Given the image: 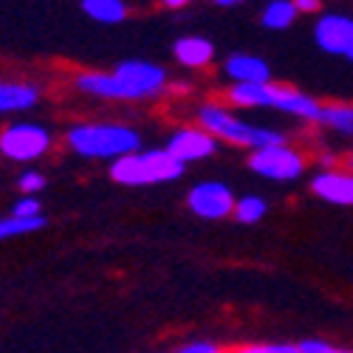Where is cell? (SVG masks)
I'll use <instances>...</instances> for the list:
<instances>
[{
    "label": "cell",
    "instance_id": "obj_1",
    "mask_svg": "<svg viewBox=\"0 0 353 353\" xmlns=\"http://www.w3.org/2000/svg\"><path fill=\"white\" fill-rule=\"evenodd\" d=\"M71 85L79 94L116 102H153L170 88V77L150 60H122L110 71H77Z\"/></svg>",
    "mask_w": 353,
    "mask_h": 353
},
{
    "label": "cell",
    "instance_id": "obj_2",
    "mask_svg": "<svg viewBox=\"0 0 353 353\" xmlns=\"http://www.w3.org/2000/svg\"><path fill=\"white\" fill-rule=\"evenodd\" d=\"M195 125L207 130L218 144H232V147H246V150H260L277 141H285V136L277 128L269 125H254L238 110H232L223 99H207L195 108Z\"/></svg>",
    "mask_w": 353,
    "mask_h": 353
},
{
    "label": "cell",
    "instance_id": "obj_3",
    "mask_svg": "<svg viewBox=\"0 0 353 353\" xmlns=\"http://www.w3.org/2000/svg\"><path fill=\"white\" fill-rule=\"evenodd\" d=\"M63 144L79 159L119 161L141 150V136L125 122H77L65 130Z\"/></svg>",
    "mask_w": 353,
    "mask_h": 353
},
{
    "label": "cell",
    "instance_id": "obj_4",
    "mask_svg": "<svg viewBox=\"0 0 353 353\" xmlns=\"http://www.w3.org/2000/svg\"><path fill=\"white\" fill-rule=\"evenodd\" d=\"M184 164L175 161L164 147H150V150L130 153L110 164V179L122 187H153L170 184L184 175Z\"/></svg>",
    "mask_w": 353,
    "mask_h": 353
},
{
    "label": "cell",
    "instance_id": "obj_5",
    "mask_svg": "<svg viewBox=\"0 0 353 353\" xmlns=\"http://www.w3.org/2000/svg\"><path fill=\"white\" fill-rule=\"evenodd\" d=\"M308 164H311L308 153L303 147L291 144L288 139L249 153V170L266 181H297L305 175Z\"/></svg>",
    "mask_w": 353,
    "mask_h": 353
},
{
    "label": "cell",
    "instance_id": "obj_6",
    "mask_svg": "<svg viewBox=\"0 0 353 353\" xmlns=\"http://www.w3.org/2000/svg\"><path fill=\"white\" fill-rule=\"evenodd\" d=\"M51 147L54 136L40 122H12L0 130V156L14 164L37 161L51 153Z\"/></svg>",
    "mask_w": 353,
    "mask_h": 353
},
{
    "label": "cell",
    "instance_id": "obj_7",
    "mask_svg": "<svg viewBox=\"0 0 353 353\" xmlns=\"http://www.w3.org/2000/svg\"><path fill=\"white\" fill-rule=\"evenodd\" d=\"M187 207L201 221H226L234 210V192L223 181H198L187 192Z\"/></svg>",
    "mask_w": 353,
    "mask_h": 353
},
{
    "label": "cell",
    "instance_id": "obj_8",
    "mask_svg": "<svg viewBox=\"0 0 353 353\" xmlns=\"http://www.w3.org/2000/svg\"><path fill=\"white\" fill-rule=\"evenodd\" d=\"M164 150L179 164L187 167V164H195L203 159H212L218 153V141L207 130H201L198 125H181V128L172 130V136L164 144Z\"/></svg>",
    "mask_w": 353,
    "mask_h": 353
},
{
    "label": "cell",
    "instance_id": "obj_9",
    "mask_svg": "<svg viewBox=\"0 0 353 353\" xmlns=\"http://www.w3.org/2000/svg\"><path fill=\"white\" fill-rule=\"evenodd\" d=\"M311 192L334 207H353V172L345 164L322 167L311 175Z\"/></svg>",
    "mask_w": 353,
    "mask_h": 353
},
{
    "label": "cell",
    "instance_id": "obj_10",
    "mask_svg": "<svg viewBox=\"0 0 353 353\" xmlns=\"http://www.w3.org/2000/svg\"><path fill=\"white\" fill-rule=\"evenodd\" d=\"M314 40L325 54H347L353 43V17L342 12H322L314 23Z\"/></svg>",
    "mask_w": 353,
    "mask_h": 353
},
{
    "label": "cell",
    "instance_id": "obj_11",
    "mask_svg": "<svg viewBox=\"0 0 353 353\" xmlns=\"http://www.w3.org/2000/svg\"><path fill=\"white\" fill-rule=\"evenodd\" d=\"M269 110H280L285 116H294V119H303V122H316L319 125V116H322V102L297 91L294 85H283V82H272V105Z\"/></svg>",
    "mask_w": 353,
    "mask_h": 353
},
{
    "label": "cell",
    "instance_id": "obj_12",
    "mask_svg": "<svg viewBox=\"0 0 353 353\" xmlns=\"http://www.w3.org/2000/svg\"><path fill=\"white\" fill-rule=\"evenodd\" d=\"M223 77L234 85H269L272 68L257 54H232L223 63Z\"/></svg>",
    "mask_w": 353,
    "mask_h": 353
},
{
    "label": "cell",
    "instance_id": "obj_13",
    "mask_svg": "<svg viewBox=\"0 0 353 353\" xmlns=\"http://www.w3.org/2000/svg\"><path fill=\"white\" fill-rule=\"evenodd\" d=\"M40 88L28 79H0V116L6 113H26L37 108Z\"/></svg>",
    "mask_w": 353,
    "mask_h": 353
},
{
    "label": "cell",
    "instance_id": "obj_14",
    "mask_svg": "<svg viewBox=\"0 0 353 353\" xmlns=\"http://www.w3.org/2000/svg\"><path fill=\"white\" fill-rule=\"evenodd\" d=\"M172 57H175V63L184 65V68H207L215 60V46L207 37L187 34V37L175 40Z\"/></svg>",
    "mask_w": 353,
    "mask_h": 353
},
{
    "label": "cell",
    "instance_id": "obj_15",
    "mask_svg": "<svg viewBox=\"0 0 353 353\" xmlns=\"http://www.w3.org/2000/svg\"><path fill=\"white\" fill-rule=\"evenodd\" d=\"M319 125L345 139H353V102H322Z\"/></svg>",
    "mask_w": 353,
    "mask_h": 353
},
{
    "label": "cell",
    "instance_id": "obj_16",
    "mask_svg": "<svg viewBox=\"0 0 353 353\" xmlns=\"http://www.w3.org/2000/svg\"><path fill=\"white\" fill-rule=\"evenodd\" d=\"M82 12L91 17L94 23H102V26H116L128 20L130 14V6L122 3V0H85L82 3Z\"/></svg>",
    "mask_w": 353,
    "mask_h": 353
},
{
    "label": "cell",
    "instance_id": "obj_17",
    "mask_svg": "<svg viewBox=\"0 0 353 353\" xmlns=\"http://www.w3.org/2000/svg\"><path fill=\"white\" fill-rule=\"evenodd\" d=\"M297 9H294V0H272V3L263 6V14H260V23L272 28V32H283V28L294 26L297 20Z\"/></svg>",
    "mask_w": 353,
    "mask_h": 353
},
{
    "label": "cell",
    "instance_id": "obj_18",
    "mask_svg": "<svg viewBox=\"0 0 353 353\" xmlns=\"http://www.w3.org/2000/svg\"><path fill=\"white\" fill-rule=\"evenodd\" d=\"M266 212H269V203L263 195H241V198H234L232 218L243 226H254L266 218Z\"/></svg>",
    "mask_w": 353,
    "mask_h": 353
},
{
    "label": "cell",
    "instance_id": "obj_19",
    "mask_svg": "<svg viewBox=\"0 0 353 353\" xmlns=\"http://www.w3.org/2000/svg\"><path fill=\"white\" fill-rule=\"evenodd\" d=\"M43 226H46V218H14V215L0 218V243L17 238V234H32Z\"/></svg>",
    "mask_w": 353,
    "mask_h": 353
},
{
    "label": "cell",
    "instance_id": "obj_20",
    "mask_svg": "<svg viewBox=\"0 0 353 353\" xmlns=\"http://www.w3.org/2000/svg\"><path fill=\"white\" fill-rule=\"evenodd\" d=\"M229 353H300V345L291 342H243L229 347Z\"/></svg>",
    "mask_w": 353,
    "mask_h": 353
},
{
    "label": "cell",
    "instance_id": "obj_21",
    "mask_svg": "<svg viewBox=\"0 0 353 353\" xmlns=\"http://www.w3.org/2000/svg\"><path fill=\"white\" fill-rule=\"evenodd\" d=\"M17 187H20V192L23 195H28V198H34L37 192H43L46 190V175L43 172H37V170H26L20 179H17Z\"/></svg>",
    "mask_w": 353,
    "mask_h": 353
},
{
    "label": "cell",
    "instance_id": "obj_22",
    "mask_svg": "<svg viewBox=\"0 0 353 353\" xmlns=\"http://www.w3.org/2000/svg\"><path fill=\"white\" fill-rule=\"evenodd\" d=\"M12 215H14V218H43V207H40V201H37V198L23 195V198L14 203Z\"/></svg>",
    "mask_w": 353,
    "mask_h": 353
},
{
    "label": "cell",
    "instance_id": "obj_23",
    "mask_svg": "<svg viewBox=\"0 0 353 353\" xmlns=\"http://www.w3.org/2000/svg\"><path fill=\"white\" fill-rule=\"evenodd\" d=\"M172 353H229V350L215 345V342H207V339H195V342H184L181 347H175Z\"/></svg>",
    "mask_w": 353,
    "mask_h": 353
},
{
    "label": "cell",
    "instance_id": "obj_24",
    "mask_svg": "<svg viewBox=\"0 0 353 353\" xmlns=\"http://www.w3.org/2000/svg\"><path fill=\"white\" fill-rule=\"evenodd\" d=\"M331 345L325 339H305L300 342V353H325Z\"/></svg>",
    "mask_w": 353,
    "mask_h": 353
},
{
    "label": "cell",
    "instance_id": "obj_25",
    "mask_svg": "<svg viewBox=\"0 0 353 353\" xmlns=\"http://www.w3.org/2000/svg\"><path fill=\"white\" fill-rule=\"evenodd\" d=\"M294 9H297V14H319L322 12V3L319 0H294Z\"/></svg>",
    "mask_w": 353,
    "mask_h": 353
},
{
    "label": "cell",
    "instance_id": "obj_26",
    "mask_svg": "<svg viewBox=\"0 0 353 353\" xmlns=\"http://www.w3.org/2000/svg\"><path fill=\"white\" fill-rule=\"evenodd\" d=\"M164 9L179 12V9H187V3H184V0H167V3H164Z\"/></svg>",
    "mask_w": 353,
    "mask_h": 353
},
{
    "label": "cell",
    "instance_id": "obj_27",
    "mask_svg": "<svg viewBox=\"0 0 353 353\" xmlns=\"http://www.w3.org/2000/svg\"><path fill=\"white\" fill-rule=\"evenodd\" d=\"M218 6H221V9H234L238 3H234V0H218Z\"/></svg>",
    "mask_w": 353,
    "mask_h": 353
},
{
    "label": "cell",
    "instance_id": "obj_28",
    "mask_svg": "<svg viewBox=\"0 0 353 353\" xmlns=\"http://www.w3.org/2000/svg\"><path fill=\"white\" fill-rule=\"evenodd\" d=\"M325 353H353V350H350V347H334V345H331Z\"/></svg>",
    "mask_w": 353,
    "mask_h": 353
},
{
    "label": "cell",
    "instance_id": "obj_29",
    "mask_svg": "<svg viewBox=\"0 0 353 353\" xmlns=\"http://www.w3.org/2000/svg\"><path fill=\"white\" fill-rule=\"evenodd\" d=\"M345 167H347V170H350V172H353V150H350V153H347V156H345Z\"/></svg>",
    "mask_w": 353,
    "mask_h": 353
},
{
    "label": "cell",
    "instance_id": "obj_30",
    "mask_svg": "<svg viewBox=\"0 0 353 353\" xmlns=\"http://www.w3.org/2000/svg\"><path fill=\"white\" fill-rule=\"evenodd\" d=\"M345 57H347V60L353 63V43H350V48H347V54H345Z\"/></svg>",
    "mask_w": 353,
    "mask_h": 353
}]
</instances>
